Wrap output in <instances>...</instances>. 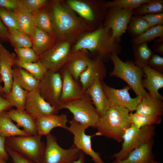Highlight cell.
Segmentation results:
<instances>
[{"label": "cell", "instance_id": "cell-7", "mask_svg": "<svg viewBox=\"0 0 163 163\" xmlns=\"http://www.w3.org/2000/svg\"><path fill=\"white\" fill-rule=\"evenodd\" d=\"M42 136H18L6 138L5 144L35 163H40L45 147Z\"/></svg>", "mask_w": 163, "mask_h": 163}, {"label": "cell", "instance_id": "cell-17", "mask_svg": "<svg viewBox=\"0 0 163 163\" xmlns=\"http://www.w3.org/2000/svg\"><path fill=\"white\" fill-rule=\"evenodd\" d=\"M104 61L94 57L91 59L85 69L81 74L79 79L84 91L98 80L103 81L106 77L107 70Z\"/></svg>", "mask_w": 163, "mask_h": 163}, {"label": "cell", "instance_id": "cell-53", "mask_svg": "<svg viewBox=\"0 0 163 163\" xmlns=\"http://www.w3.org/2000/svg\"><path fill=\"white\" fill-rule=\"evenodd\" d=\"M6 161L0 156V163H6Z\"/></svg>", "mask_w": 163, "mask_h": 163}, {"label": "cell", "instance_id": "cell-31", "mask_svg": "<svg viewBox=\"0 0 163 163\" xmlns=\"http://www.w3.org/2000/svg\"><path fill=\"white\" fill-rule=\"evenodd\" d=\"M13 75L20 86L28 92L38 88L40 81L21 67H14Z\"/></svg>", "mask_w": 163, "mask_h": 163}, {"label": "cell", "instance_id": "cell-32", "mask_svg": "<svg viewBox=\"0 0 163 163\" xmlns=\"http://www.w3.org/2000/svg\"><path fill=\"white\" fill-rule=\"evenodd\" d=\"M133 45L134 63L137 66L142 68L144 66L147 65L153 53L147 43Z\"/></svg>", "mask_w": 163, "mask_h": 163}, {"label": "cell", "instance_id": "cell-15", "mask_svg": "<svg viewBox=\"0 0 163 163\" xmlns=\"http://www.w3.org/2000/svg\"><path fill=\"white\" fill-rule=\"evenodd\" d=\"M25 110L34 117L56 114L59 111L43 98L38 88L28 92Z\"/></svg>", "mask_w": 163, "mask_h": 163}, {"label": "cell", "instance_id": "cell-51", "mask_svg": "<svg viewBox=\"0 0 163 163\" xmlns=\"http://www.w3.org/2000/svg\"><path fill=\"white\" fill-rule=\"evenodd\" d=\"M85 154L83 152L80 150L79 157L77 159L67 163H85Z\"/></svg>", "mask_w": 163, "mask_h": 163}, {"label": "cell", "instance_id": "cell-18", "mask_svg": "<svg viewBox=\"0 0 163 163\" xmlns=\"http://www.w3.org/2000/svg\"><path fill=\"white\" fill-rule=\"evenodd\" d=\"M61 70L62 86L60 98V104L83 97L85 94L82 87L79 86L67 68L64 66Z\"/></svg>", "mask_w": 163, "mask_h": 163}, {"label": "cell", "instance_id": "cell-24", "mask_svg": "<svg viewBox=\"0 0 163 163\" xmlns=\"http://www.w3.org/2000/svg\"><path fill=\"white\" fill-rule=\"evenodd\" d=\"M10 118L16 122L18 127L23 128V130L29 135L38 134L34 117L25 110L11 109L7 111Z\"/></svg>", "mask_w": 163, "mask_h": 163}, {"label": "cell", "instance_id": "cell-26", "mask_svg": "<svg viewBox=\"0 0 163 163\" xmlns=\"http://www.w3.org/2000/svg\"><path fill=\"white\" fill-rule=\"evenodd\" d=\"M49 2L46 6L40 8L35 12L31 14L32 18L36 27L46 33L56 41L51 18Z\"/></svg>", "mask_w": 163, "mask_h": 163}, {"label": "cell", "instance_id": "cell-20", "mask_svg": "<svg viewBox=\"0 0 163 163\" xmlns=\"http://www.w3.org/2000/svg\"><path fill=\"white\" fill-rule=\"evenodd\" d=\"M34 118L38 134L42 136L50 133L52 129L57 127L68 130V126H67V123L68 120L66 114L51 115Z\"/></svg>", "mask_w": 163, "mask_h": 163}, {"label": "cell", "instance_id": "cell-52", "mask_svg": "<svg viewBox=\"0 0 163 163\" xmlns=\"http://www.w3.org/2000/svg\"><path fill=\"white\" fill-rule=\"evenodd\" d=\"M2 82V78L0 74V94L3 93V86H2L1 85V83Z\"/></svg>", "mask_w": 163, "mask_h": 163}, {"label": "cell", "instance_id": "cell-54", "mask_svg": "<svg viewBox=\"0 0 163 163\" xmlns=\"http://www.w3.org/2000/svg\"><path fill=\"white\" fill-rule=\"evenodd\" d=\"M150 163H160V162L159 161H154Z\"/></svg>", "mask_w": 163, "mask_h": 163}, {"label": "cell", "instance_id": "cell-8", "mask_svg": "<svg viewBox=\"0 0 163 163\" xmlns=\"http://www.w3.org/2000/svg\"><path fill=\"white\" fill-rule=\"evenodd\" d=\"M63 109L68 110L76 121L88 128H95L100 117L90 97L86 94L80 99L61 104L59 109Z\"/></svg>", "mask_w": 163, "mask_h": 163}, {"label": "cell", "instance_id": "cell-43", "mask_svg": "<svg viewBox=\"0 0 163 163\" xmlns=\"http://www.w3.org/2000/svg\"><path fill=\"white\" fill-rule=\"evenodd\" d=\"M141 17L147 22L151 27L157 25H163V12L146 14Z\"/></svg>", "mask_w": 163, "mask_h": 163}, {"label": "cell", "instance_id": "cell-34", "mask_svg": "<svg viewBox=\"0 0 163 163\" xmlns=\"http://www.w3.org/2000/svg\"><path fill=\"white\" fill-rule=\"evenodd\" d=\"M9 40L14 48H31L32 41L26 34L16 29L8 28Z\"/></svg>", "mask_w": 163, "mask_h": 163}, {"label": "cell", "instance_id": "cell-39", "mask_svg": "<svg viewBox=\"0 0 163 163\" xmlns=\"http://www.w3.org/2000/svg\"><path fill=\"white\" fill-rule=\"evenodd\" d=\"M17 56L16 59L23 63L36 62L39 60V56L31 48H14Z\"/></svg>", "mask_w": 163, "mask_h": 163}, {"label": "cell", "instance_id": "cell-22", "mask_svg": "<svg viewBox=\"0 0 163 163\" xmlns=\"http://www.w3.org/2000/svg\"><path fill=\"white\" fill-rule=\"evenodd\" d=\"M154 143L153 139L131 151L127 157L121 161L110 163H150L155 161L152 149Z\"/></svg>", "mask_w": 163, "mask_h": 163}, {"label": "cell", "instance_id": "cell-44", "mask_svg": "<svg viewBox=\"0 0 163 163\" xmlns=\"http://www.w3.org/2000/svg\"><path fill=\"white\" fill-rule=\"evenodd\" d=\"M6 150L14 163H35L5 144Z\"/></svg>", "mask_w": 163, "mask_h": 163}, {"label": "cell", "instance_id": "cell-5", "mask_svg": "<svg viewBox=\"0 0 163 163\" xmlns=\"http://www.w3.org/2000/svg\"><path fill=\"white\" fill-rule=\"evenodd\" d=\"M110 60L113 63V68L110 73V75L124 81L133 90L136 96L141 98L143 97L147 92L142 85L144 74L142 68L131 61L123 62L115 53L111 55Z\"/></svg>", "mask_w": 163, "mask_h": 163}, {"label": "cell", "instance_id": "cell-27", "mask_svg": "<svg viewBox=\"0 0 163 163\" xmlns=\"http://www.w3.org/2000/svg\"><path fill=\"white\" fill-rule=\"evenodd\" d=\"M28 92L20 86L13 75V82L10 91L6 95L5 98L16 109L24 110Z\"/></svg>", "mask_w": 163, "mask_h": 163}, {"label": "cell", "instance_id": "cell-14", "mask_svg": "<svg viewBox=\"0 0 163 163\" xmlns=\"http://www.w3.org/2000/svg\"><path fill=\"white\" fill-rule=\"evenodd\" d=\"M102 86L111 106L124 107L130 112L135 111L142 98L137 96L134 98L131 97L129 92L131 89L129 86H125L122 89H118L109 86L104 81Z\"/></svg>", "mask_w": 163, "mask_h": 163}, {"label": "cell", "instance_id": "cell-46", "mask_svg": "<svg viewBox=\"0 0 163 163\" xmlns=\"http://www.w3.org/2000/svg\"><path fill=\"white\" fill-rule=\"evenodd\" d=\"M0 7L14 11L18 8L17 0H0Z\"/></svg>", "mask_w": 163, "mask_h": 163}, {"label": "cell", "instance_id": "cell-42", "mask_svg": "<svg viewBox=\"0 0 163 163\" xmlns=\"http://www.w3.org/2000/svg\"><path fill=\"white\" fill-rule=\"evenodd\" d=\"M0 18L7 28L18 30L17 19L12 11L0 7Z\"/></svg>", "mask_w": 163, "mask_h": 163}, {"label": "cell", "instance_id": "cell-9", "mask_svg": "<svg viewBox=\"0 0 163 163\" xmlns=\"http://www.w3.org/2000/svg\"><path fill=\"white\" fill-rule=\"evenodd\" d=\"M46 136V144L40 163H67L78 158L80 150L73 144L64 149L58 144L54 136L50 133Z\"/></svg>", "mask_w": 163, "mask_h": 163}, {"label": "cell", "instance_id": "cell-49", "mask_svg": "<svg viewBox=\"0 0 163 163\" xmlns=\"http://www.w3.org/2000/svg\"><path fill=\"white\" fill-rule=\"evenodd\" d=\"M12 107L7 100L0 94V113L11 109Z\"/></svg>", "mask_w": 163, "mask_h": 163}, {"label": "cell", "instance_id": "cell-2", "mask_svg": "<svg viewBox=\"0 0 163 163\" xmlns=\"http://www.w3.org/2000/svg\"><path fill=\"white\" fill-rule=\"evenodd\" d=\"M122 47L113 36L112 30L101 24L97 29L81 35L72 44L71 50H85L101 58L104 62L110 59L111 55L120 54Z\"/></svg>", "mask_w": 163, "mask_h": 163}, {"label": "cell", "instance_id": "cell-23", "mask_svg": "<svg viewBox=\"0 0 163 163\" xmlns=\"http://www.w3.org/2000/svg\"><path fill=\"white\" fill-rule=\"evenodd\" d=\"M145 77L142 80L143 88L147 89L154 98L163 101V97L158 92L163 88V74L146 65L142 67Z\"/></svg>", "mask_w": 163, "mask_h": 163}, {"label": "cell", "instance_id": "cell-21", "mask_svg": "<svg viewBox=\"0 0 163 163\" xmlns=\"http://www.w3.org/2000/svg\"><path fill=\"white\" fill-rule=\"evenodd\" d=\"M103 81L101 80L96 81L84 91L85 94L90 97L100 117L105 114L111 106L103 89Z\"/></svg>", "mask_w": 163, "mask_h": 163}, {"label": "cell", "instance_id": "cell-6", "mask_svg": "<svg viewBox=\"0 0 163 163\" xmlns=\"http://www.w3.org/2000/svg\"><path fill=\"white\" fill-rule=\"evenodd\" d=\"M155 135L154 126H147L137 128L132 124L125 132L122 137L121 149L111 157L116 161L125 159L129 153L141 145L153 139Z\"/></svg>", "mask_w": 163, "mask_h": 163}, {"label": "cell", "instance_id": "cell-13", "mask_svg": "<svg viewBox=\"0 0 163 163\" xmlns=\"http://www.w3.org/2000/svg\"><path fill=\"white\" fill-rule=\"evenodd\" d=\"M70 125L68 131L73 136V144L85 154L90 156L95 163H105L101 158L99 152H95L92 148L91 139L96 136L85 134V131L88 128L78 123L73 118L69 121Z\"/></svg>", "mask_w": 163, "mask_h": 163}, {"label": "cell", "instance_id": "cell-16", "mask_svg": "<svg viewBox=\"0 0 163 163\" xmlns=\"http://www.w3.org/2000/svg\"><path fill=\"white\" fill-rule=\"evenodd\" d=\"M16 59L15 53H11L0 43V74L4 84L3 93L6 95L9 93L12 85Z\"/></svg>", "mask_w": 163, "mask_h": 163}, {"label": "cell", "instance_id": "cell-33", "mask_svg": "<svg viewBox=\"0 0 163 163\" xmlns=\"http://www.w3.org/2000/svg\"><path fill=\"white\" fill-rule=\"evenodd\" d=\"M129 117L132 124L137 128L160 123L161 117L150 114H140L130 112Z\"/></svg>", "mask_w": 163, "mask_h": 163}, {"label": "cell", "instance_id": "cell-10", "mask_svg": "<svg viewBox=\"0 0 163 163\" xmlns=\"http://www.w3.org/2000/svg\"><path fill=\"white\" fill-rule=\"evenodd\" d=\"M72 43L68 40L56 41L51 47L39 56V60L48 70L58 72L65 65Z\"/></svg>", "mask_w": 163, "mask_h": 163}, {"label": "cell", "instance_id": "cell-19", "mask_svg": "<svg viewBox=\"0 0 163 163\" xmlns=\"http://www.w3.org/2000/svg\"><path fill=\"white\" fill-rule=\"evenodd\" d=\"M89 54V52L85 50H71L64 66L76 81L79 79L81 74L86 68L91 59Z\"/></svg>", "mask_w": 163, "mask_h": 163}, {"label": "cell", "instance_id": "cell-45", "mask_svg": "<svg viewBox=\"0 0 163 163\" xmlns=\"http://www.w3.org/2000/svg\"><path fill=\"white\" fill-rule=\"evenodd\" d=\"M147 65L152 69L160 72H163V57L153 53Z\"/></svg>", "mask_w": 163, "mask_h": 163}, {"label": "cell", "instance_id": "cell-47", "mask_svg": "<svg viewBox=\"0 0 163 163\" xmlns=\"http://www.w3.org/2000/svg\"><path fill=\"white\" fill-rule=\"evenodd\" d=\"M9 40L8 30L0 18V41Z\"/></svg>", "mask_w": 163, "mask_h": 163}, {"label": "cell", "instance_id": "cell-12", "mask_svg": "<svg viewBox=\"0 0 163 163\" xmlns=\"http://www.w3.org/2000/svg\"><path fill=\"white\" fill-rule=\"evenodd\" d=\"M133 10L117 6L108 9L103 25L111 29L113 36L118 42L127 30L128 24L133 16Z\"/></svg>", "mask_w": 163, "mask_h": 163}, {"label": "cell", "instance_id": "cell-40", "mask_svg": "<svg viewBox=\"0 0 163 163\" xmlns=\"http://www.w3.org/2000/svg\"><path fill=\"white\" fill-rule=\"evenodd\" d=\"M18 8L23 9L33 14L39 9L47 5V0H17Z\"/></svg>", "mask_w": 163, "mask_h": 163}, {"label": "cell", "instance_id": "cell-36", "mask_svg": "<svg viewBox=\"0 0 163 163\" xmlns=\"http://www.w3.org/2000/svg\"><path fill=\"white\" fill-rule=\"evenodd\" d=\"M16 65L24 69L39 81L42 79L48 70L39 60L34 62L23 63L16 59Z\"/></svg>", "mask_w": 163, "mask_h": 163}, {"label": "cell", "instance_id": "cell-3", "mask_svg": "<svg viewBox=\"0 0 163 163\" xmlns=\"http://www.w3.org/2000/svg\"><path fill=\"white\" fill-rule=\"evenodd\" d=\"M129 111L119 106H110L105 114L100 117L95 128L96 136H103L120 142L126 130L132 123Z\"/></svg>", "mask_w": 163, "mask_h": 163}, {"label": "cell", "instance_id": "cell-4", "mask_svg": "<svg viewBox=\"0 0 163 163\" xmlns=\"http://www.w3.org/2000/svg\"><path fill=\"white\" fill-rule=\"evenodd\" d=\"M63 3L82 19L90 31L103 23L108 8L103 0H64Z\"/></svg>", "mask_w": 163, "mask_h": 163}, {"label": "cell", "instance_id": "cell-11", "mask_svg": "<svg viewBox=\"0 0 163 163\" xmlns=\"http://www.w3.org/2000/svg\"><path fill=\"white\" fill-rule=\"evenodd\" d=\"M62 86L61 73L59 72L48 70L40 81L38 87L40 93L43 98L59 110Z\"/></svg>", "mask_w": 163, "mask_h": 163}, {"label": "cell", "instance_id": "cell-50", "mask_svg": "<svg viewBox=\"0 0 163 163\" xmlns=\"http://www.w3.org/2000/svg\"><path fill=\"white\" fill-rule=\"evenodd\" d=\"M153 50L158 53L163 55V43L158 42L152 46Z\"/></svg>", "mask_w": 163, "mask_h": 163}, {"label": "cell", "instance_id": "cell-29", "mask_svg": "<svg viewBox=\"0 0 163 163\" xmlns=\"http://www.w3.org/2000/svg\"><path fill=\"white\" fill-rule=\"evenodd\" d=\"M0 135L7 138L29 135L14 123L5 111L0 113Z\"/></svg>", "mask_w": 163, "mask_h": 163}, {"label": "cell", "instance_id": "cell-30", "mask_svg": "<svg viewBox=\"0 0 163 163\" xmlns=\"http://www.w3.org/2000/svg\"><path fill=\"white\" fill-rule=\"evenodd\" d=\"M12 11L16 17L18 30L27 35L32 41L35 26L31 14L20 8Z\"/></svg>", "mask_w": 163, "mask_h": 163}, {"label": "cell", "instance_id": "cell-48", "mask_svg": "<svg viewBox=\"0 0 163 163\" xmlns=\"http://www.w3.org/2000/svg\"><path fill=\"white\" fill-rule=\"evenodd\" d=\"M6 138L0 135V156L5 161L8 160L9 155L5 149V142Z\"/></svg>", "mask_w": 163, "mask_h": 163}, {"label": "cell", "instance_id": "cell-28", "mask_svg": "<svg viewBox=\"0 0 163 163\" xmlns=\"http://www.w3.org/2000/svg\"><path fill=\"white\" fill-rule=\"evenodd\" d=\"M56 41L44 31L35 27L32 48L39 56L53 46Z\"/></svg>", "mask_w": 163, "mask_h": 163}, {"label": "cell", "instance_id": "cell-35", "mask_svg": "<svg viewBox=\"0 0 163 163\" xmlns=\"http://www.w3.org/2000/svg\"><path fill=\"white\" fill-rule=\"evenodd\" d=\"M163 0H151L133 10L134 16H142L148 14L163 12Z\"/></svg>", "mask_w": 163, "mask_h": 163}, {"label": "cell", "instance_id": "cell-38", "mask_svg": "<svg viewBox=\"0 0 163 163\" xmlns=\"http://www.w3.org/2000/svg\"><path fill=\"white\" fill-rule=\"evenodd\" d=\"M150 28L147 22L141 16H133L128 24L127 30L129 34L135 37L143 33Z\"/></svg>", "mask_w": 163, "mask_h": 163}, {"label": "cell", "instance_id": "cell-41", "mask_svg": "<svg viewBox=\"0 0 163 163\" xmlns=\"http://www.w3.org/2000/svg\"><path fill=\"white\" fill-rule=\"evenodd\" d=\"M151 0H114L106 2L107 7L115 6H120L122 8L133 10L141 5L148 2Z\"/></svg>", "mask_w": 163, "mask_h": 163}, {"label": "cell", "instance_id": "cell-37", "mask_svg": "<svg viewBox=\"0 0 163 163\" xmlns=\"http://www.w3.org/2000/svg\"><path fill=\"white\" fill-rule=\"evenodd\" d=\"M157 37H163V25H157L150 28L142 34L134 37L131 42L133 44L147 43Z\"/></svg>", "mask_w": 163, "mask_h": 163}, {"label": "cell", "instance_id": "cell-1", "mask_svg": "<svg viewBox=\"0 0 163 163\" xmlns=\"http://www.w3.org/2000/svg\"><path fill=\"white\" fill-rule=\"evenodd\" d=\"M49 6L56 41L68 40L73 44L82 34L90 31L82 19L62 0L49 1Z\"/></svg>", "mask_w": 163, "mask_h": 163}, {"label": "cell", "instance_id": "cell-25", "mask_svg": "<svg viewBox=\"0 0 163 163\" xmlns=\"http://www.w3.org/2000/svg\"><path fill=\"white\" fill-rule=\"evenodd\" d=\"M135 111V113H137L153 115L162 117L163 115L162 100L153 97L147 92L142 97Z\"/></svg>", "mask_w": 163, "mask_h": 163}]
</instances>
